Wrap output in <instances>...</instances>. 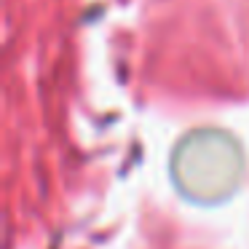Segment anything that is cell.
<instances>
[{
	"instance_id": "1",
	"label": "cell",
	"mask_w": 249,
	"mask_h": 249,
	"mask_svg": "<svg viewBox=\"0 0 249 249\" xmlns=\"http://www.w3.org/2000/svg\"><path fill=\"white\" fill-rule=\"evenodd\" d=\"M247 172L244 150L228 131L196 129L172 156V177L177 190L196 204H220L238 190Z\"/></svg>"
}]
</instances>
